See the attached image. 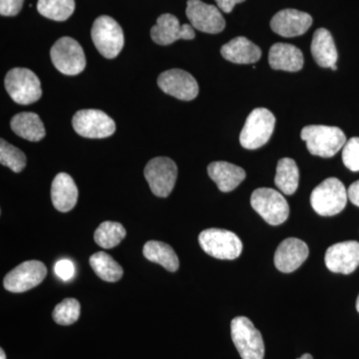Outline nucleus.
Segmentation results:
<instances>
[{
    "label": "nucleus",
    "instance_id": "obj_13",
    "mask_svg": "<svg viewBox=\"0 0 359 359\" xmlns=\"http://www.w3.org/2000/svg\"><path fill=\"white\" fill-rule=\"evenodd\" d=\"M186 14L191 25L199 32L217 34L226 27V21L218 7L201 0H188Z\"/></svg>",
    "mask_w": 359,
    "mask_h": 359
},
{
    "label": "nucleus",
    "instance_id": "obj_27",
    "mask_svg": "<svg viewBox=\"0 0 359 359\" xmlns=\"http://www.w3.org/2000/svg\"><path fill=\"white\" fill-rule=\"evenodd\" d=\"M90 266L101 280L108 283H116L121 280L122 266L110 255L98 252L92 255L89 259Z\"/></svg>",
    "mask_w": 359,
    "mask_h": 359
},
{
    "label": "nucleus",
    "instance_id": "obj_12",
    "mask_svg": "<svg viewBox=\"0 0 359 359\" xmlns=\"http://www.w3.org/2000/svg\"><path fill=\"white\" fill-rule=\"evenodd\" d=\"M47 269L39 261H27L9 271L4 280V289L14 294L37 287L46 278Z\"/></svg>",
    "mask_w": 359,
    "mask_h": 359
},
{
    "label": "nucleus",
    "instance_id": "obj_33",
    "mask_svg": "<svg viewBox=\"0 0 359 359\" xmlns=\"http://www.w3.org/2000/svg\"><path fill=\"white\" fill-rule=\"evenodd\" d=\"M56 276L62 280H70L75 275V266L70 259H63L58 261L54 266Z\"/></svg>",
    "mask_w": 359,
    "mask_h": 359
},
{
    "label": "nucleus",
    "instance_id": "obj_37",
    "mask_svg": "<svg viewBox=\"0 0 359 359\" xmlns=\"http://www.w3.org/2000/svg\"><path fill=\"white\" fill-rule=\"evenodd\" d=\"M297 359H313V356L311 355L309 353L304 354V355L302 356L301 358Z\"/></svg>",
    "mask_w": 359,
    "mask_h": 359
},
{
    "label": "nucleus",
    "instance_id": "obj_7",
    "mask_svg": "<svg viewBox=\"0 0 359 359\" xmlns=\"http://www.w3.org/2000/svg\"><path fill=\"white\" fill-rule=\"evenodd\" d=\"M201 248L209 256L219 259H235L243 252V243L233 231L208 229L199 235Z\"/></svg>",
    "mask_w": 359,
    "mask_h": 359
},
{
    "label": "nucleus",
    "instance_id": "obj_8",
    "mask_svg": "<svg viewBox=\"0 0 359 359\" xmlns=\"http://www.w3.org/2000/svg\"><path fill=\"white\" fill-rule=\"evenodd\" d=\"M91 37L97 50L105 58L117 57L124 47L121 26L110 16L102 15L94 21Z\"/></svg>",
    "mask_w": 359,
    "mask_h": 359
},
{
    "label": "nucleus",
    "instance_id": "obj_4",
    "mask_svg": "<svg viewBox=\"0 0 359 359\" xmlns=\"http://www.w3.org/2000/svg\"><path fill=\"white\" fill-rule=\"evenodd\" d=\"M231 335L242 359H264V344L261 332L245 316H237L231 323Z\"/></svg>",
    "mask_w": 359,
    "mask_h": 359
},
{
    "label": "nucleus",
    "instance_id": "obj_22",
    "mask_svg": "<svg viewBox=\"0 0 359 359\" xmlns=\"http://www.w3.org/2000/svg\"><path fill=\"white\" fill-rule=\"evenodd\" d=\"M221 54L226 60L237 65H252L262 57L261 48L244 36L236 37L223 45Z\"/></svg>",
    "mask_w": 359,
    "mask_h": 359
},
{
    "label": "nucleus",
    "instance_id": "obj_23",
    "mask_svg": "<svg viewBox=\"0 0 359 359\" xmlns=\"http://www.w3.org/2000/svg\"><path fill=\"white\" fill-rule=\"evenodd\" d=\"M311 54L320 67L332 68L337 65L339 53L332 35L325 28H320L313 34Z\"/></svg>",
    "mask_w": 359,
    "mask_h": 359
},
{
    "label": "nucleus",
    "instance_id": "obj_5",
    "mask_svg": "<svg viewBox=\"0 0 359 359\" xmlns=\"http://www.w3.org/2000/svg\"><path fill=\"white\" fill-rule=\"evenodd\" d=\"M4 85L11 99L20 105H29L41 98V83L39 77L27 68H13L9 71Z\"/></svg>",
    "mask_w": 359,
    "mask_h": 359
},
{
    "label": "nucleus",
    "instance_id": "obj_30",
    "mask_svg": "<svg viewBox=\"0 0 359 359\" xmlns=\"http://www.w3.org/2000/svg\"><path fill=\"white\" fill-rule=\"evenodd\" d=\"M26 156L20 149L14 147L8 142L0 140V163L13 170L14 173H20L26 166Z\"/></svg>",
    "mask_w": 359,
    "mask_h": 359
},
{
    "label": "nucleus",
    "instance_id": "obj_21",
    "mask_svg": "<svg viewBox=\"0 0 359 359\" xmlns=\"http://www.w3.org/2000/svg\"><path fill=\"white\" fill-rule=\"evenodd\" d=\"M269 63L275 70L297 72L304 67V55L294 45L276 43L269 49Z\"/></svg>",
    "mask_w": 359,
    "mask_h": 359
},
{
    "label": "nucleus",
    "instance_id": "obj_2",
    "mask_svg": "<svg viewBox=\"0 0 359 359\" xmlns=\"http://www.w3.org/2000/svg\"><path fill=\"white\" fill-rule=\"evenodd\" d=\"M347 190L340 180L328 178L313 189L311 205L316 214L332 217L344 211L347 204Z\"/></svg>",
    "mask_w": 359,
    "mask_h": 359
},
{
    "label": "nucleus",
    "instance_id": "obj_31",
    "mask_svg": "<svg viewBox=\"0 0 359 359\" xmlns=\"http://www.w3.org/2000/svg\"><path fill=\"white\" fill-rule=\"evenodd\" d=\"M80 311L81 306L76 299H65L55 306L52 318L57 325H71L79 318Z\"/></svg>",
    "mask_w": 359,
    "mask_h": 359
},
{
    "label": "nucleus",
    "instance_id": "obj_15",
    "mask_svg": "<svg viewBox=\"0 0 359 359\" xmlns=\"http://www.w3.org/2000/svg\"><path fill=\"white\" fill-rule=\"evenodd\" d=\"M325 266L330 271L342 275L353 273L359 266V243L346 241L328 248L325 257Z\"/></svg>",
    "mask_w": 359,
    "mask_h": 359
},
{
    "label": "nucleus",
    "instance_id": "obj_34",
    "mask_svg": "<svg viewBox=\"0 0 359 359\" xmlns=\"http://www.w3.org/2000/svg\"><path fill=\"white\" fill-rule=\"evenodd\" d=\"M25 0H0V14L2 16H15L22 9Z\"/></svg>",
    "mask_w": 359,
    "mask_h": 359
},
{
    "label": "nucleus",
    "instance_id": "obj_24",
    "mask_svg": "<svg viewBox=\"0 0 359 359\" xmlns=\"http://www.w3.org/2000/svg\"><path fill=\"white\" fill-rule=\"evenodd\" d=\"M11 126L14 133L27 141L39 142L45 137L43 123L35 113L23 112L14 116Z\"/></svg>",
    "mask_w": 359,
    "mask_h": 359
},
{
    "label": "nucleus",
    "instance_id": "obj_25",
    "mask_svg": "<svg viewBox=\"0 0 359 359\" xmlns=\"http://www.w3.org/2000/svg\"><path fill=\"white\" fill-rule=\"evenodd\" d=\"M143 255L148 261L160 264L167 271H176L179 269L178 256L171 245L159 241H149L143 248Z\"/></svg>",
    "mask_w": 359,
    "mask_h": 359
},
{
    "label": "nucleus",
    "instance_id": "obj_38",
    "mask_svg": "<svg viewBox=\"0 0 359 359\" xmlns=\"http://www.w3.org/2000/svg\"><path fill=\"white\" fill-rule=\"evenodd\" d=\"M0 359H6V353H4V349H0Z\"/></svg>",
    "mask_w": 359,
    "mask_h": 359
},
{
    "label": "nucleus",
    "instance_id": "obj_39",
    "mask_svg": "<svg viewBox=\"0 0 359 359\" xmlns=\"http://www.w3.org/2000/svg\"><path fill=\"white\" fill-rule=\"evenodd\" d=\"M355 306H356V311H358V313H359V294H358V299H356Z\"/></svg>",
    "mask_w": 359,
    "mask_h": 359
},
{
    "label": "nucleus",
    "instance_id": "obj_17",
    "mask_svg": "<svg viewBox=\"0 0 359 359\" xmlns=\"http://www.w3.org/2000/svg\"><path fill=\"white\" fill-rule=\"evenodd\" d=\"M309 255L308 245L297 238L283 240L275 254V266L282 273H290L297 271L306 262Z\"/></svg>",
    "mask_w": 359,
    "mask_h": 359
},
{
    "label": "nucleus",
    "instance_id": "obj_28",
    "mask_svg": "<svg viewBox=\"0 0 359 359\" xmlns=\"http://www.w3.org/2000/svg\"><path fill=\"white\" fill-rule=\"evenodd\" d=\"M126 237V230L120 223L103 222L94 233V240L103 249L117 247Z\"/></svg>",
    "mask_w": 359,
    "mask_h": 359
},
{
    "label": "nucleus",
    "instance_id": "obj_10",
    "mask_svg": "<svg viewBox=\"0 0 359 359\" xmlns=\"http://www.w3.org/2000/svg\"><path fill=\"white\" fill-rule=\"evenodd\" d=\"M144 174L152 193L157 197L167 198L176 184L178 168L170 158L157 157L149 161Z\"/></svg>",
    "mask_w": 359,
    "mask_h": 359
},
{
    "label": "nucleus",
    "instance_id": "obj_32",
    "mask_svg": "<svg viewBox=\"0 0 359 359\" xmlns=\"http://www.w3.org/2000/svg\"><path fill=\"white\" fill-rule=\"evenodd\" d=\"M344 166L353 172H359V137H353L346 142L342 150Z\"/></svg>",
    "mask_w": 359,
    "mask_h": 359
},
{
    "label": "nucleus",
    "instance_id": "obj_19",
    "mask_svg": "<svg viewBox=\"0 0 359 359\" xmlns=\"http://www.w3.org/2000/svg\"><path fill=\"white\" fill-rule=\"evenodd\" d=\"M208 174L217 184L219 190L224 193L235 190L247 177L243 168L224 161L211 163L208 166Z\"/></svg>",
    "mask_w": 359,
    "mask_h": 359
},
{
    "label": "nucleus",
    "instance_id": "obj_18",
    "mask_svg": "<svg viewBox=\"0 0 359 359\" xmlns=\"http://www.w3.org/2000/svg\"><path fill=\"white\" fill-rule=\"evenodd\" d=\"M313 25V18L309 13L297 9L278 11L271 20V28L283 37H297L304 34Z\"/></svg>",
    "mask_w": 359,
    "mask_h": 359
},
{
    "label": "nucleus",
    "instance_id": "obj_9",
    "mask_svg": "<svg viewBox=\"0 0 359 359\" xmlns=\"http://www.w3.org/2000/svg\"><path fill=\"white\" fill-rule=\"evenodd\" d=\"M52 63L62 74L74 76L86 67V58L81 45L71 37H62L52 46Z\"/></svg>",
    "mask_w": 359,
    "mask_h": 359
},
{
    "label": "nucleus",
    "instance_id": "obj_3",
    "mask_svg": "<svg viewBox=\"0 0 359 359\" xmlns=\"http://www.w3.org/2000/svg\"><path fill=\"white\" fill-rule=\"evenodd\" d=\"M276 126V117L266 108L252 110L240 135V143L248 150H256L268 143Z\"/></svg>",
    "mask_w": 359,
    "mask_h": 359
},
{
    "label": "nucleus",
    "instance_id": "obj_14",
    "mask_svg": "<svg viewBox=\"0 0 359 359\" xmlns=\"http://www.w3.org/2000/svg\"><path fill=\"white\" fill-rule=\"evenodd\" d=\"M160 89L179 100L191 101L199 94V85L190 73L182 69L165 71L158 77Z\"/></svg>",
    "mask_w": 359,
    "mask_h": 359
},
{
    "label": "nucleus",
    "instance_id": "obj_40",
    "mask_svg": "<svg viewBox=\"0 0 359 359\" xmlns=\"http://www.w3.org/2000/svg\"><path fill=\"white\" fill-rule=\"evenodd\" d=\"M332 70H337V65L332 66Z\"/></svg>",
    "mask_w": 359,
    "mask_h": 359
},
{
    "label": "nucleus",
    "instance_id": "obj_11",
    "mask_svg": "<svg viewBox=\"0 0 359 359\" xmlns=\"http://www.w3.org/2000/svg\"><path fill=\"white\" fill-rule=\"evenodd\" d=\"M72 125L75 132L84 138H107L116 131V124L112 118L101 110L78 111L73 116Z\"/></svg>",
    "mask_w": 359,
    "mask_h": 359
},
{
    "label": "nucleus",
    "instance_id": "obj_35",
    "mask_svg": "<svg viewBox=\"0 0 359 359\" xmlns=\"http://www.w3.org/2000/svg\"><path fill=\"white\" fill-rule=\"evenodd\" d=\"M218 4V7L224 13H230L233 7L238 4L245 1V0H215Z\"/></svg>",
    "mask_w": 359,
    "mask_h": 359
},
{
    "label": "nucleus",
    "instance_id": "obj_6",
    "mask_svg": "<svg viewBox=\"0 0 359 359\" xmlns=\"http://www.w3.org/2000/svg\"><path fill=\"white\" fill-rule=\"evenodd\" d=\"M250 205L271 226H278L287 221L290 216V205L285 197L271 188L255 190L250 197Z\"/></svg>",
    "mask_w": 359,
    "mask_h": 359
},
{
    "label": "nucleus",
    "instance_id": "obj_20",
    "mask_svg": "<svg viewBox=\"0 0 359 359\" xmlns=\"http://www.w3.org/2000/svg\"><path fill=\"white\" fill-rule=\"evenodd\" d=\"M52 204L57 211L67 212L77 204L78 188L70 175H56L51 185Z\"/></svg>",
    "mask_w": 359,
    "mask_h": 359
},
{
    "label": "nucleus",
    "instance_id": "obj_1",
    "mask_svg": "<svg viewBox=\"0 0 359 359\" xmlns=\"http://www.w3.org/2000/svg\"><path fill=\"white\" fill-rule=\"evenodd\" d=\"M301 137L306 142L311 155L332 158L344 147L346 134L339 127L309 125L302 130Z\"/></svg>",
    "mask_w": 359,
    "mask_h": 359
},
{
    "label": "nucleus",
    "instance_id": "obj_26",
    "mask_svg": "<svg viewBox=\"0 0 359 359\" xmlns=\"http://www.w3.org/2000/svg\"><path fill=\"white\" fill-rule=\"evenodd\" d=\"M299 171L297 163L290 158H283L276 166L275 184L285 195H292L299 188Z\"/></svg>",
    "mask_w": 359,
    "mask_h": 359
},
{
    "label": "nucleus",
    "instance_id": "obj_29",
    "mask_svg": "<svg viewBox=\"0 0 359 359\" xmlns=\"http://www.w3.org/2000/svg\"><path fill=\"white\" fill-rule=\"evenodd\" d=\"M37 11L44 18L54 21H65L75 11L74 0H39Z\"/></svg>",
    "mask_w": 359,
    "mask_h": 359
},
{
    "label": "nucleus",
    "instance_id": "obj_16",
    "mask_svg": "<svg viewBox=\"0 0 359 359\" xmlns=\"http://www.w3.org/2000/svg\"><path fill=\"white\" fill-rule=\"evenodd\" d=\"M194 29L191 25H180L178 18L173 14L165 13L158 18L157 23L151 29V37L155 43L166 46L177 40L195 39Z\"/></svg>",
    "mask_w": 359,
    "mask_h": 359
},
{
    "label": "nucleus",
    "instance_id": "obj_36",
    "mask_svg": "<svg viewBox=\"0 0 359 359\" xmlns=\"http://www.w3.org/2000/svg\"><path fill=\"white\" fill-rule=\"evenodd\" d=\"M347 195H348V200L356 207H359V180L351 184L347 190Z\"/></svg>",
    "mask_w": 359,
    "mask_h": 359
}]
</instances>
